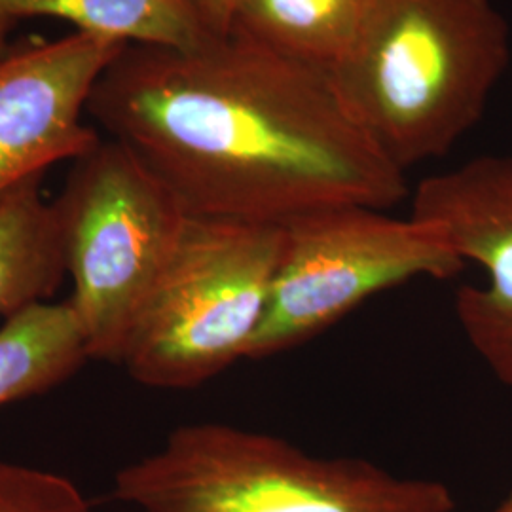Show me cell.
<instances>
[{
  "instance_id": "cell-1",
  "label": "cell",
  "mask_w": 512,
  "mask_h": 512,
  "mask_svg": "<svg viewBox=\"0 0 512 512\" xmlns=\"http://www.w3.org/2000/svg\"><path fill=\"white\" fill-rule=\"evenodd\" d=\"M86 114L196 219L283 224L336 205L387 211L410 194L329 74L234 35L124 46Z\"/></svg>"
},
{
  "instance_id": "cell-2",
  "label": "cell",
  "mask_w": 512,
  "mask_h": 512,
  "mask_svg": "<svg viewBox=\"0 0 512 512\" xmlns=\"http://www.w3.org/2000/svg\"><path fill=\"white\" fill-rule=\"evenodd\" d=\"M511 63L494 0H376L330 80L401 171L446 156L475 128Z\"/></svg>"
},
{
  "instance_id": "cell-3",
  "label": "cell",
  "mask_w": 512,
  "mask_h": 512,
  "mask_svg": "<svg viewBox=\"0 0 512 512\" xmlns=\"http://www.w3.org/2000/svg\"><path fill=\"white\" fill-rule=\"evenodd\" d=\"M116 501L137 512H454L439 480L399 476L365 458H325L230 423L173 429L122 467Z\"/></svg>"
},
{
  "instance_id": "cell-4",
  "label": "cell",
  "mask_w": 512,
  "mask_h": 512,
  "mask_svg": "<svg viewBox=\"0 0 512 512\" xmlns=\"http://www.w3.org/2000/svg\"><path fill=\"white\" fill-rule=\"evenodd\" d=\"M52 203L73 281L67 302L88 355L120 365L190 217L143 160L114 139H101L71 162Z\"/></svg>"
},
{
  "instance_id": "cell-5",
  "label": "cell",
  "mask_w": 512,
  "mask_h": 512,
  "mask_svg": "<svg viewBox=\"0 0 512 512\" xmlns=\"http://www.w3.org/2000/svg\"><path fill=\"white\" fill-rule=\"evenodd\" d=\"M281 224L190 217L120 365L152 389H192L247 361L268 308Z\"/></svg>"
},
{
  "instance_id": "cell-6",
  "label": "cell",
  "mask_w": 512,
  "mask_h": 512,
  "mask_svg": "<svg viewBox=\"0 0 512 512\" xmlns=\"http://www.w3.org/2000/svg\"><path fill=\"white\" fill-rule=\"evenodd\" d=\"M283 226L268 308L247 351L260 361L298 348L374 294L416 277L452 279L465 262L439 226L384 209L336 205Z\"/></svg>"
},
{
  "instance_id": "cell-7",
  "label": "cell",
  "mask_w": 512,
  "mask_h": 512,
  "mask_svg": "<svg viewBox=\"0 0 512 512\" xmlns=\"http://www.w3.org/2000/svg\"><path fill=\"white\" fill-rule=\"evenodd\" d=\"M124 46L74 31L12 44L0 57V203L99 145L103 137L84 122L88 99Z\"/></svg>"
},
{
  "instance_id": "cell-8",
  "label": "cell",
  "mask_w": 512,
  "mask_h": 512,
  "mask_svg": "<svg viewBox=\"0 0 512 512\" xmlns=\"http://www.w3.org/2000/svg\"><path fill=\"white\" fill-rule=\"evenodd\" d=\"M410 215L439 226L463 262L486 272V285L459 289L454 310L482 363L512 387V156H480L423 179Z\"/></svg>"
},
{
  "instance_id": "cell-9",
  "label": "cell",
  "mask_w": 512,
  "mask_h": 512,
  "mask_svg": "<svg viewBox=\"0 0 512 512\" xmlns=\"http://www.w3.org/2000/svg\"><path fill=\"white\" fill-rule=\"evenodd\" d=\"M376 0H236L228 35L332 74L353 52Z\"/></svg>"
},
{
  "instance_id": "cell-10",
  "label": "cell",
  "mask_w": 512,
  "mask_h": 512,
  "mask_svg": "<svg viewBox=\"0 0 512 512\" xmlns=\"http://www.w3.org/2000/svg\"><path fill=\"white\" fill-rule=\"evenodd\" d=\"M65 260L54 203L42 196V177L0 203V317L27 310L59 289Z\"/></svg>"
},
{
  "instance_id": "cell-11",
  "label": "cell",
  "mask_w": 512,
  "mask_h": 512,
  "mask_svg": "<svg viewBox=\"0 0 512 512\" xmlns=\"http://www.w3.org/2000/svg\"><path fill=\"white\" fill-rule=\"evenodd\" d=\"M90 361L69 302H40L0 325V406L48 393Z\"/></svg>"
},
{
  "instance_id": "cell-12",
  "label": "cell",
  "mask_w": 512,
  "mask_h": 512,
  "mask_svg": "<svg viewBox=\"0 0 512 512\" xmlns=\"http://www.w3.org/2000/svg\"><path fill=\"white\" fill-rule=\"evenodd\" d=\"M0 16L63 19L120 44L186 50L213 37L190 0H0Z\"/></svg>"
},
{
  "instance_id": "cell-13",
  "label": "cell",
  "mask_w": 512,
  "mask_h": 512,
  "mask_svg": "<svg viewBox=\"0 0 512 512\" xmlns=\"http://www.w3.org/2000/svg\"><path fill=\"white\" fill-rule=\"evenodd\" d=\"M0 512H95L67 476L0 461Z\"/></svg>"
},
{
  "instance_id": "cell-14",
  "label": "cell",
  "mask_w": 512,
  "mask_h": 512,
  "mask_svg": "<svg viewBox=\"0 0 512 512\" xmlns=\"http://www.w3.org/2000/svg\"><path fill=\"white\" fill-rule=\"evenodd\" d=\"M202 19L203 27L213 37H226L230 31L236 0H190Z\"/></svg>"
},
{
  "instance_id": "cell-15",
  "label": "cell",
  "mask_w": 512,
  "mask_h": 512,
  "mask_svg": "<svg viewBox=\"0 0 512 512\" xmlns=\"http://www.w3.org/2000/svg\"><path fill=\"white\" fill-rule=\"evenodd\" d=\"M16 25H18V21L0 16V57L12 48L10 35H12V31H14Z\"/></svg>"
},
{
  "instance_id": "cell-16",
  "label": "cell",
  "mask_w": 512,
  "mask_h": 512,
  "mask_svg": "<svg viewBox=\"0 0 512 512\" xmlns=\"http://www.w3.org/2000/svg\"><path fill=\"white\" fill-rule=\"evenodd\" d=\"M494 512H512V490L509 495L499 503V507Z\"/></svg>"
}]
</instances>
